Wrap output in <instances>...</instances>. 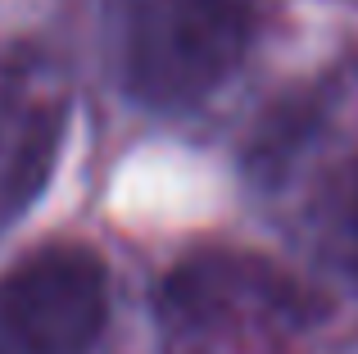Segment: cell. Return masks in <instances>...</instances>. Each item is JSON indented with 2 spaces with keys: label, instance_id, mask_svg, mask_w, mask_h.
Segmentation results:
<instances>
[{
  "label": "cell",
  "instance_id": "cell-1",
  "mask_svg": "<svg viewBox=\"0 0 358 354\" xmlns=\"http://www.w3.org/2000/svg\"><path fill=\"white\" fill-rule=\"evenodd\" d=\"M254 41V0H118L114 59L136 105L195 109L231 82Z\"/></svg>",
  "mask_w": 358,
  "mask_h": 354
},
{
  "label": "cell",
  "instance_id": "cell-4",
  "mask_svg": "<svg viewBox=\"0 0 358 354\" xmlns=\"http://www.w3.org/2000/svg\"><path fill=\"white\" fill-rule=\"evenodd\" d=\"M322 232H327V250H331V259L358 282V164L345 169L331 182V191H327Z\"/></svg>",
  "mask_w": 358,
  "mask_h": 354
},
{
  "label": "cell",
  "instance_id": "cell-2",
  "mask_svg": "<svg viewBox=\"0 0 358 354\" xmlns=\"http://www.w3.org/2000/svg\"><path fill=\"white\" fill-rule=\"evenodd\" d=\"M159 318L182 354H268L308 323V295L268 259L204 250L168 277Z\"/></svg>",
  "mask_w": 358,
  "mask_h": 354
},
{
  "label": "cell",
  "instance_id": "cell-3",
  "mask_svg": "<svg viewBox=\"0 0 358 354\" xmlns=\"http://www.w3.org/2000/svg\"><path fill=\"white\" fill-rule=\"evenodd\" d=\"M105 318V264L82 246L27 255L0 282V354H87Z\"/></svg>",
  "mask_w": 358,
  "mask_h": 354
}]
</instances>
